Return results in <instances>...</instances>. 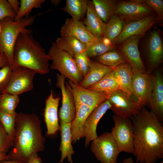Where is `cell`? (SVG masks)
Returning <instances> with one entry per match:
<instances>
[{
	"label": "cell",
	"mask_w": 163,
	"mask_h": 163,
	"mask_svg": "<svg viewBox=\"0 0 163 163\" xmlns=\"http://www.w3.org/2000/svg\"><path fill=\"white\" fill-rule=\"evenodd\" d=\"M42 161L38 154L34 153L30 156L27 163H41Z\"/></svg>",
	"instance_id": "obj_41"
},
{
	"label": "cell",
	"mask_w": 163,
	"mask_h": 163,
	"mask_svg": "<svg viewBox=\"0 0 163 163\" xmlns=\"http://www.w3.org/2000/svg\"><path fill=\"white\" fill-rule=\"evenodd\" d=\"M45 1L44 0H21L20 8L16 14L14 20L17 21L28 16L33 8H41L42 4Z\"/></svg>",
	"instance_id": "obj_34"
},
{
	"label": "cell",
	"mask_w": 163,
	"mask_h": 163,
	"mask_svg": "<svg viewBox=\"0 0 163 163\" xmlns=\"http://www.w3.org/2000/svg\"><path fill=\"white\" fill-rule=\"evenodd\" d=\"M152 88L149 108L162 122L163 121V78L161 70L156 69L151 75Z\"/></svg>",
	"instance_id": "obj_19"
},
{
	"label": "cell",
	"mask_w": 163,
	"mask_h": 163,
	"mask_svg": "<svg viewBox=\"0 0 163 163\" xmlns=\"http://www.w3.org/2000/svg\"><path fill=\"white\" fill-rule=\"evenodd\" d=\"M95 59L98 62L114 69L126 62L123 55L116 48L96 57Z\"/></svg>",
	"instance_id": "obj_31"
},
{
	"label": "cell",
	"mask_w": 163,
	"mask_h": 163,
	"mask_svg": "<svg viewBox=\"0 0 163 163\" xmlns=\"http://www.w3.org/2000/svg\"><path fill=\"white\" fill-rule=\"evenodd\" d=\"M114 69L98 62L91 61L88 72L79 86L88 88L100 81Z\"/></svg>",
	"instance_id": "obj_25"
},
{
	"label": "cell",
	"mask_w": 163,
	"mask_h": 163,
	"mask_svg": "<svg viewBox=\"0 0 163 163\" xmlns=\"http://www.w3.org/2000/svg\"><path fill=\"white\" fill-rule=\"evenodd\" d=\"M18 95L7 93L0 94V110L15 114V109L19 102Z\"/></svg>",
	"instance_id": "obj_33"
},
{
	"label": "cell",
	"mask_w": 163,
	"mask_h": 163,
	"mask_svg": "<svg viewBox=\"0 0 163 163\" xmlns=\"http://www.w3.org/2000/svg\"><path fill=\"white\" fill-rule=\"evenodd\" d=\"M77 67L84 77L88 71L91 61L85 51L75 55L74 57Z\"/></svg>",
	"instance_id": "obj_36"
},
{
	"label": "cell",
	"mask_w": 163,
	"mask_h": 163,
	"mask_svg": "<svg viewBox=\"0 0 163 163\" xmlns=\"http://www.w3.org/2000/svg\"><path fill=\"white\" fill-rule=\"evenodd\" d=\"M114 126L110 133L120 152L133 154L134 151L133 124L130 118L115 115L112 117Z\"/></svg>",
	"instance_id": "obj_6"
},
{
	"label": "cell",
	"mask_w": 163,
	"mask_h": 163,
	"mask_svg": "<svg viewBox=\"0 0 163 163\" xmlns=\"http://www.w3.org/2000/svg\"><path fill=\"white\" fill-rule=\"evenodd\" d=\"M155 13L142 0L120 1L117 2L115 14L124 23L144 18Z\"/></svg>",
	"instance_id": "obj_7"
},
{
	"label": "cell",
	"mask_w": 163,
	"mask_h": 163,
	"mask_svg": "<svg viewBox=\"0 0 163 163\" xmlns=\"http://www.w3.org/2000/svg\"><path fill=\"white\" fill-rule=\"evenodd\" d=\"M8 63V61L6 56L0 51V69Z\"/></svg>",
	"instance_id": "obj_43"
},
{
	"label": "cell",
	"mask_w": 163,
	"mask_h": 163,
	"mask_svg": "<svg viewBox=\"0 0 163 163\" xmlns=\"http://www.w3.org/2000/svg\"><path fill=\"white\" fill-rule=\"evenodd\" d=\"M87 0H66L64 7L61 9L70 14L72 19L80 21L86 14Z\"/></svg>",
	"instance_id": "obj_29"
},
{
	"label": "cell",
	"mask_w": 163,
	"mask_h": 163,
	"mask_svg": "<svg viewBox=\"0 0 163 163\" xmlns=\"http://www.w3.org/2000/svg\"><path fill=\"white\" fill-rule=\"evenodd\" d=\"M58 48L70 54L73 57L78 54L85 51V45L74 37L61 36L57 38L55 42Z\"/></svg>",
	"instance_id": "obj_26"
},
{
	"label": "cell",
	"mask_w": 163,
	"mask_h": 163,
	"mask_svg": "<svg viewBox=\"0 0 163 163\" xmlns=\"http://www.w3.org/2000/svg\"><path fill=\"white\" fill-rule=\"evenodd\" d=\"M41 125L35 114L17 113L13 145L8 154L10 159L27 163L32 154L44 150L46 139Z\"/></svg>",
	"instance_id": "obj_2"
},
{
	"label": "cell",
	"mask_w": 163,
	"mask_h": 163,
	"mask_svg": "<svg viewBox=\"0 0 163 163\" xmlns=\"http://www.w3.org/2000/svg\"><path fill=\"white\" fill-rule=\"evenodd\" d=\"M125 23L114 14L106 24L104 37L112 41L120 34Z\"/></svg>",
	"instance_id": "obj_32"
},
{
	"label": "cell",
	"mask_w": 163,
	"mask_h": 163,
	"mask_svg": "<svg viewBox=\"0 0 163 163\" xmlns=\"http://www.w3.org/2000/svg\"><path fill=\"white\" fill-rule=\"evenodd\" d=\"M56 86L61 90L62 101L59 116L61 121L65 123H71L76 114L75 99L70 87L65 78L61 75L57 74Z\"/></svg>",
	"instance_id": "obj_13"
},
{
	"label": "cell",
	"mask_w": 163,
	"mask_h": 163,
	"mask_svg": "<svg viewBox=\"0 0 163 163\" xmlns=\"http://www.w3.org/2000/svg\"><path fill=\"white\" fill-rule=\"evenodd\" d=\"M1 30H2V27H1V25L0 23V34L1 32Z\"/></svg>",
	"instance_id": "obj_48"
},
{
	"label": "cell",
	"mask_w": 163,
	"mask_h": 163,
	"mask_svg": "<svg viewBox=\"0 0 163 163\" xmlns=\"http://www.w3.org/2000/svg\"><path fill=\"white\" fill-rule=\"evenodd\" d=\"M111 109L114 115L130 118L142 107L133 96H130L120 90L111 94L108 99Z\"/></svg>",
	"instance_id": "obj_10"
},
{
	"label": "cell",
	"mask_w": 163,
	"mask_h": 163,
	"mask_svg": "<svg viewBox=\"0 0 163 163\" xmlns=\"http://www.w3.org/2000/svg\"><path fill=\"white\" fill-rule=\"evenodd\" d=\"M67 82L74 95L75 102L91 107L95 108L108 99L110 95L82 87L68 79Z\"/></svg>",
	"instance_id": "obj_18"
},
{
	"label": "cell",
	"mask_w": 163,
	"mask_h": 163,
	"mask_svg": "<svg viewBox=\"0 0 163 163\" xmlns=\"http://www.w3.org/2000/svg\"><path fill=\"white\" fill-rule=\"evenodd\" d=\"M130 118L134 127L133 154L136 158V163H155L162 158V123L145 107Z\"/></svg>",
	"instance_id": "obj_1"
},
{
	"label": "cell",
	"mask_w": 163,
	"mask_h": 163,
	"mask_svg": "<svg viewBox=\"0 0 163 163\" xmlns=\"http://www.w3.org/2000/svg\"><path fill=\"white\" fill-rule=\"evenodd\" d=\"M12 67L9 63L0 69V94L7 86L10 78Z\"/></svg>",
	"instance_id": "obj_37"
},
{
	"label": "cell",
	"mask_w": 163,
	"mask_h": 163,
	"mask_svg": "<svg viewBox=\"0 0 163 163\" xmlns=\"http://www.w3.org/2000/svg\"><path fill=\"white\" fill-rule=\"evenodd\" d=\"M114 69L107 73L101 79L88 89L109 94L119 90V86L114 76Z\"/></svg>",
	"instance_id": "obj_28"
},
{
	"label": "cell",
	"mask_w": 163,
	"mask_h": 163,
	"mask_svg": "<svg viewBox=\"0 0 163 163\" xmlns=\"http://www.w3.org/2000/svg\"><path fill=\"white\" fill-rule=\"evenodd\" d=\"M17 113L10 114L0 110V121L6 133L13 141L15 132Z\"/></svg>",
	"instance_id": "obj_35"
},
{
	"label": "cell",
	"mask_w": 163,
	"mask_h": 163,
	"mask_svg": "<svg viewBox=\"0 0 163 163\" xmlns=\"http://www.w3.org/2000/svg\"><path fill=\"white\" fill-rule=\"evenodd\" d=\"M141 37L140 36L131 37L117 47L130 65L133 72H147L140 57L138 48L139 42Z\"/></svg>",
	"instance_id": "obj_12"
},
{
	"label": "cell",
	"mask_w": 163,
	"mask_h": 163,
	"mask_svg": "<svg viewBox=\"0 0 163 163\" xmlns=\"http://www.w3.org/2000/svg\"><path fill=\"white\" fill-rule=\"evenodd\" d=\"M152 88V77L147 72H133V96L142 107H149Z\"/></svg>",
	"instance_id": "obj_14"
},
{
	"label": "cell",
	"mask_w": 163,
	"mask_h": 163,
	"mask_svg": "<svg viewBox=\"0 0 163 163\" xmlns=\"http://www.w3.org/2000/svg\"><path fill=\"white\" fill-rule=\"evenodd\" d=\"M116 48L112 41L104 37L98 39L97 42L87 48L85 52L89 57H96Z\"/></svg>",
	"instance_id": "obj_30"
},
{
	"label": "cell",
	"mask_w": 163,
	"mask_h": 163,
	"mask_svg": "<svg viewBox=\"0 0 163 163\" xmlns=\"http://www.w3.org/2000/svg\"><path fill=\"white\" fill-rule=\"evenodd\" d=\"M13 141L9 137L0 121V152L7 153L12 147Z\"/></svg>",
	"instance_id": "obj_38"
},
{
	"label": "cell",
	"mask_w": 163,
	"mask_h": 163,
	"mask_svg": "<svg viewBox=\"0 0 163 163\" xmlns=\"http://www.w3.org/2000/svg\"><path fill=\"white\" fill-rule=\"evenodd\" d=\"M8 1L12 9L16 14L20 8V1L18 0H8Z\"/></svg>",
	"instance_id": "obj_42"
},
{
	"label": "cell",
	"mask_w": 163,
	"mask_h": 163,
	"mask_svg": "<svg viewBox=\"0 0 163 163\" xmlns=\"http://www.w3.org/2000/svg\"><path fill=\"white\" fill-rule=\"evenodd\" d=\"M36 74L35 71L24 67L12 68L8 84L2 93L18 95L31 91L34 87L33 79Z\"/></svg>",
	"instance_id": "obj_9"
},
{
	"label": "cell",
	"mask_w": 163,
	"mask_h": 163,
	"mask_svg": "<svg viewBox=\"0 0 163 163\" xmlns=\"http://www.w3.org/2000/svg\"><path fill=\"white\" fill-rule=\"evenodd\" d=\"M71 125V123L60 121L61 142L59 149L61 152V157L58 163H62L66 158L68 162L73 163L72 155L75 154V151L72 145Z\"/></svg>",
	"instance_id": "obj_23"
},
{
	"label": "cell",
	"mask_w": 163,
	"mask_h": 163,
	"mask_svg": "<svg viewBox=\"0 0 163 163\" xmlns=\"http://www.w3.org/2000/svg\"><path fill=\"white\" fill-rule=\"evenodd\" d=\"M155 163H157L155 162ZM158 163H163V161H161V162Z\"/></svg>",
	"instance_id": "obj_49"
},
{
	"label": "cell",
	"mask_w": 163,
	"mask_h": 163,
	"mask_svg": "<svg viewBox=\"0 0 163 163\" xmlns=\"http://www.w3.org/2000/svg\"><path fill=\"white\" fill-rule=\"evenodd\" d=\"M97 13L105 24L115 14L118 1L93 0L91 1Z\"/></svg>",
	"instance_id": "obj_27"
},
{
	"label": "cell",
	"mask_w": 163,
	"mask_h": 163,
	"mask_svg": "<svg viewBox=\"0 0 163 163\" xmlns=\"http://www.w3.org/2000/svg\"><path fill=\"white\" fill-rule=\"evenodd\" d=\"M61 36H70L74 37L85 44L86 48L97 42L95 37L80 21L67 18L60 30Z\"/></svg>",
	"instance_id": "obj_17"
},
{
	"label": "cell",
	"mask_w": 163,
	"mask_h": 163,
	"mask_svg": "<svg viewBox=\"0 0 163 163\" xmlns=\"http://www.w3.org/2000/svg\"><path fill=\"white\" fill-rule=\"evenodd\" d=\"M75 117L71 123V133L72 143H75L82 138L83 130L85 120L94 108L86 105L75 103Z\"/></svg>",
	"instance_id": "obj_22"
},
{
	"label": "cell",
	"mask_w": 163,
	"mask_h": 163,
	"mask_svg": "<svg viewBox=\"0 0 163 163\" xmlns=\"http://www.w3.org/2000/svg\"><path fill=\"white\" fill-rule=\"evenodd\" d=\"M150 7L156 14L158 22L162 23L163 21V1L162 0H142Z\"/></svg>",
	"instance_id": "obj_39"
},
{
	"label": "cell",
	"mask_w": 163,
	"mask_h": 163,
	"mask_svg": "<svg viewBox=\"0 0 163 163\" xmlns=\"http://www.w3.org/2000/svg\"><path fill=\"white\" fill-rule=\"evenodd\" d=\"M51 4L54 5H58L61 2V0H51Z\"/></svg>",
	"instance_id": "obj_47"
},
{
	"label": "cell",
	"mask_w": 163,
	"mask_h": 163,
	"mask_svg": "<svg viewBox=\"0 0 163 163\" xmlns=\"http://www.w3.org/2000/svg\"><path fill=\"white\" fill-rule=\"evenodd\" d=\"M84 24L88 30L96 38L105 36L106 24L96 11L92 1H88Z\"/></svg>",
	"instance_id": "obj_21"
},
{
	"label": "cell",
	"mask_w": 163,
	"mask_h": 163,
	"mask_svg": "<svg viewBox=\"0 0 163 163\" xmlns=\"http://www.w3.org/2000/svg\"><path fill=\"white\" fill-rule=\"evenodd\" d=\"M156 13L139 20L125 23L120 35L113 41L117 46L133 36L142 37L155 24L158 23Z\"/></svg>",
	"instance_id": "obj_15"
},
{
	"label": "cell",
	"mask_w": 163,
	"mask_h": 163,
	"mask_svg": "<svg viewBox=\"0 0 163 163\" xmlns=\"http://www.w3.org/2000/svg\"><path fill=\"white\" fill-rule=\"evenodd\" d=\"M48 54L52 61L50 69L58 71L65 78L80 85L84 77L79 71L73 57L68 53L59 49L55 42L52 43Z\"/></svg>",
	"instance_id": "obj_5"
},
{
	"label": "cell",
	"mask_w": 163,
	"mask_h": 163,
	"mask_svg": "<svg viewBox=\"0 0 163 163\" xmlns=\"http://www.w3.org/2000/svg\"><path fill=\"white\" fill-rule=\"evenodd\" d=\"M91 152L101 163H117L120 153L110 132H106L91 141Z\"/></svg>",
	"instance_id": "obj_8"
},
{
	"label": "cell",
	"mask_w": 163,
	"mask_h": 163,
	"mask_svg": "<svg viewBox=\"0 0 163 163\" xmlns=\"http://www.w3.org/2000/svg\"><path fill=\"white\" fill-rule=\"evenodd\" d=\"M122 163H134V161L132 157H129L125 158Z\"/></svg>",
	"instance_id": "obj_46"
},
{
	"label": "cell",
	"mask_w": 163,
	"mask_h": 163,
	"mask_svg": "<svg viewBox=\"0 0 163 163\" xmlns=\"http://www.w3.org/2000/svg\"><path fill=\"white\" fill-rule=\"evenodd\" d=\"M34 21V17L32 16L24 17L17 21L9 17L0 20L2 27L0 51L6 56L12 67L14 47L17 40L21 34L32 33V30L27 27L33 24Z\"/></svg>",
	"instance_id": "obj_4"
},
{
	"label": "cell",
	"mask_w": 163,
	"mask_h": 163,
	"mask_svg": "<svg viewBox=\"0 0 163 163\" xmlns=\"http://www.w3.org/2000/svg\"><path fill=\"white\" fill-rule=\"evenodd\" d=\"M16 15L8 0H0V20L7 17L14 20Z\"/></svg>",
	"instance_id": "obj_40"
},
{
	"label": "cell",
	"mask_w": 163,
	"mask_h": 163,
	"mask_svg": "<svg viewBox=\"0 0 163 163\" xmlns=\"http://www.w3.org/2000/svg\"><path fill=\"white\" fill-rule=\"evenodd\" d=\"M50 56L46 54L40 43L34 38L32 33L20 34L14 49L12 68L24 67L45 75L50 71Z\"/></svg>",
	"instance_id": "obj_3"
},
{
	"label": "cell",
	"mask_w": 163,
	"mask_h": 163,
	"mask_svg": "<svg viewBox=\"0 0 163 163\" xmlns=\"http://www.w3.org/2000/svg\"><path fill=\"white\" fill-rule=\"evenodd\" d=\"M146 62L148 73L158 68L163 59V44L159 30L151 32L145 45Z\"/></svg>",
	"instance_id": "obj_11"
},
{
	"label": "cell",
	"mask_w": 163,
	"mask_h": 163,
	"mask_svg": "<svg viewBox=\"0 0 163 163\" xmlns=\"http://www.w3.org/2000/svg\"><path fill=\"white\" fill-rule=\"evenodd\" d=\"M60 97L54 96L51 90L49 95L46 100L44 111V118L47 128L46 134L53 136L60 130L59 123L58 109Z\"/></svg>",
	"instance_id": "obj_20"
},
{
	"label": "cell",
	"mask_w": 163,
	"mask_h": 163,
	"mask_svg": "<svg viewBox=\"0 0 163 163\" xmlns=\"http://www.w3.org/2000/svg\"><path fill=\"white\" fill-rule=\"evenodd\" d=\"M0 163H24L23 162L13 160H4L0 161Z\"/></svg>",
	"instance_id": "obj_44"
},
{
	"label": "cell",
	"mask_w": 163,
	"mask_h": 163,
	"mask_svg": "<svg viewBox=\"0 0 163 163\" xmlns=\"http://www.w3.org/2000/svg\"><path fill=\"white\" fill-rule=\"evenodd\" d=\"M133 76L132 68L127 62L115 68L114 76L118 84L119 89L130 96H133L132 90Z\"/></svg>",
	"instance_id": "obj_24"
},
{
	"label": "cell",
	"mask_w": 163,
	"mask_h": 163,
	"mask_svg": "<svg viewBox=\"0 0 163 163\" xmlns=\"http://www.w3.org/2000/svg\"><path fill=\"white\" fill-rule=\"evenodd\" d=\"M9 157L6 153L0 152V161L4 160H9Z\"/></svg>",
	"instance_id": "obj_45"
},
{
	"label": "cell",
	"mask_w": 163,
	"mask_h": 163,
	"mask_svg": "<svg viewBox=\"0 0 163 163\" xmlns=\"http://www.w3.org/2000/svg\"><path fill=\"white\" fill-rule=\"evenodd\" d=\"M111 105L108 99L94 108L86 119L83 128L82 138H85L84 144L87 148L90 142L98 136L97 133V124Z\"/></svg>",
	"instance_id": "obj_16"
}]
</instances>
